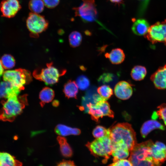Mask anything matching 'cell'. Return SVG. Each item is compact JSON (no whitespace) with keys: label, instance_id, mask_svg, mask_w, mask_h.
<instances>
[{"label":"cell","instance_id":"cell-27","mask_svg":"<svg viewBox=\"0 0 166 166\" xmlns=\"http://www.w3.org/2000/svg\"><path fill=\"white\" fill-rule=\"evenodd\" d=\"M44 6L42 0H30L28 4L29 9L31 12L37 14L43 11Z\"/></svg>","mask_w":166,"mask_h":166},{"label":"cell","instance_id":"cell-25","mask_svg":"<svg viewBox=\"0 0 166 166\" xmlns=\"http://www.w3.org/2000/svg\"><path fill=\"white\" fill-rule=\"evenodd\" d=\"M86 107L92 119L96 122H98L100 118L104 116L101 111L95 103L90 102L86 104Z\"/></svg>","mask_w":166,"mask_h":166},{"label":"cell","instance_id":"cell-16","mask_svg":"<svg viewBox=\"0 0 166 166\" xmlns=\"http://www.w3.org/2000/svg\"><path fill=\"white\" fill-rule=\"evenodd\" d=\"M150 26L146 20L139 18L134 21L132 27V30L136 35L144 36L147 34Z\"/></svg>","mask_w":166,"mask_h":166},{"label":"cell","instance_id":"cell-2","mask_svg":"<svg viewBox=\"0 0 166 166\" xmlns=\"http://www.w3.org/2000/svg\"><path fill=\"white\" fill-rule=\"evenodd\" d=\"M109 129L110 137L113 144L124 143L127 146L130 152L137 144L136 132L130 124L119 123Z\"/></svg>","mask_w":166,"mask_h":166},{"label":"cell","instance_id":"cell-13","mask_svg":"<svg viewBox=\"0 0 166 166\" xmlns=\"http://www.w3.org/2000/svg\"><path fill=\"white\" fill-rule=\"evenodd\" d=\"M21 91L9 82L4 81L0 82V99H6L14 96H18Z\"/></svg>","mask_w":166,"mask_h":166},{"label":"cell","instance_id":"cell-18","mask_svg":"<svg viewBox=\"0 0 166 166\" xmlns=\"http://www.w3.org/2000/svg\"><path fill=\"white\" fill-rule=\"evenodd\" d=\"M105 56L113 64H121L125 58V54L123 50L120 48L113 49L110 52L105 53Z\"/></svg>","mask_w":166,"mask_h":166},{"label":"cell","instance_id":"cell-15","mask_svg":"<svg viewBox=\"0 0 166 166\" xmlns=\"http://www.w3.org/2000/svg\"><path fill=\"white\" fill-rule=\"evenodd\" d=\"M152 155L155 160L162 164L166 160V146L163 143L156 141L151 147Z\"/></svg>","mask_w":166,"mask_h":166},{"label":"cell","instance_id":"cell-38","mask_svg":"<svg viewBox=\"0 0 166 166\" xmlns=\"http://www.w3.org/2000/svg\"><path fill=\"white\" fill-rule=\"evenodd\" d=\"M56 166H76L73 161L63 160L58 163Z\"/></svg>","mask_w":166,"mask_h":166},{"label":"cell","instance_id":"cell-14","mask_svg":"<svg viewBox=\"0 0 166 166\" xmlns=\"http://www.w3.org/2000/svg\"><path fill=\"white\" fill-rule=\"evenodd\" d=\"M130 151L127 146L122 143L113 144L111 155L113 157V161L125 159L128 157Z\"/></svg>","mask_w":166,"mask_h":166},{"label":"cell","instance_id":"cell-17","mask_svg":"<svg viewBox=\"0 0 166 166\" xmlns=\"http://www.w3.org/2000/svg\"><path fill=\"white\" fill-rule=\"evenodd\" d=\"M164 128L163 125L156 121L148 120L145 122L142 125L140 132L142 136L144 138L152 130L156 129L163 130Z\"/></svg>","mask_w":166,"mask_h":166},{"label":"cell","instance_id":"cell-9","mask_svg":"<svg viewBox=\"0 0 166 166\" xmlns=\"http://www.w3.org/2000/svg\"><path fill=\"white\" fill-rule=\"evenodd\" d=\"M144 37L152 44L161 42L166 46V19L150 26Z\"/></svg>","mask_w":166,"mask_h":166},{"label":"cell","instance_id":"cell-40","mask_svg":"<svg viewBox=\"0 0 166 166\" xmlns=\"http://www.w3.org/2000/svg\"><path fill=\"white\" fill-rule=\"evenodd\" d=\"M4 72L2 64L1 59H0V78L3 75Z\"/></svg>","mask_w":166,"mask_h":166},{"label":"cell","instance_id":"cell-12","mask_svg":"<svg viewBox=\"0 0 166 166\" xmlns=\"http://www.w3.org/2000/svg\"><path fill=\"white\" fill-rule=\"evenodd\" d=\"M150 79L158 89H166V64L159 67L151 77Z\"/></svg>","mask_w":166,"mask_h":166},{"label":"cell","instance_id":"cell-41","mask_svg":"<svg viewBox=\"0 0 166 166\" xmlns=\"http://www.w3.org/2000/svg\"><path fill=\"white\" fill-rule=\"evenodd\" d=\"M58 104L59 103L58 102V101H56L53 102V105L56 106H57L58 105Z\"/></svg>","mask_w":166,"mask_h":166},{"label":"cell","instance_id":"cell-7","mask_svg":"<svg viewBox=\"0 0 166 166\" xmlns=\"http://www.w3.org/2000/svg\"><path fill=\"white\" fill-rule=\"evenodd\" d=\"M63 74L53 65L52 62H50L47 64L45 68L35 70L33 75L35 79L44 82L46 85H52L58 82Z\"/></svg>","mask_w":166,"mask_h":166},{"label":"cell","instance_id":"cell-35","mask_svg":"<svg viewBox=\"0 0 166 166\" xmlns=\"http://www.w3.org/2000/svg\"><path fill=\"white\" fill-rule=\"evenodd\" d=\"M114 77L112 73H105L99 77L98 81L103 84L109 83L113 81Z\"/></svg>","mask_w":166,"mask_h":166},{"label":"cell","instance_id":"cell-34","mask_svg":"<svg viewBox=\"0 0 166 166\" xmlns=\"http://www.w3.org/2000/svg\"><path fill=\"white\" fill-rule=\"evenodd\" d=\"M140 2L138 8L137 15L138 17H141L144 14L150 0H138Z\"/></svg>","mask_w":166,"mask_h":166},{"label":"cell","instance_id":"cell-3","mask_svg":"<svg viewBox=\"0 0 166 166\" xmlns=\"http://www.w3.org/2000/svg\"><path fill=\"white\" fill-rule=\"evenodd\" d=\"M26 96L18 97V96L11 97L2 101V108L0 110V120L5 121L12 122L22 112L27 103Z\"/></svg>","mask_w":166,"mask_h":166},{"label":"cell","instance_id":"cell-22","mask_svg":"<svg viewBox=\"0 0 166 166\" xmlns=\"http://www.w3.org/2000/svg\"><path fill=\"white\" fill-rule=\"evenodd\" d=\"M57 140L60 145L62 155L66 158L72 156L73 154V150L66 139L64 137L58 136L57 137Z\"/></svg>","mask_w":166,"mask_h":166},{"label":"cell","instance_id":"cell-31","mask_svg":"<svg viewBox=\"0 0 166 166\" xmlns=\"http://www.w3.org/2000/svg\"><path fill=\"white\" fill-rule=\"evenodd\" d=\"M156 112H154L152 116L153 119L159 117L162 120L166 126V104H162L157 107Z\"/></svg>","mask_w":166,"mask_h":166},{"label":"cell","instance_id":"cell-8","mask_svg":"<svg viewBox=\"0 0 166 166\" xmlns=\"http://www.w3.org/2000/svg\"><path fill=\"white\" fill-rule=\"evenodd\" d=\"M26 25L30 36L36 38L47 29L49 22L43 16L31 12L26 19Z\"/></svg>","mask_w":166,"mask_h":166},{"label":"cell","instance_id":"cell-6","mask_svg":"<svg viewBox=\"0 0 166 166\" xmlns=\"http://www.w3.org/2000/svg\"><path fill=\"white\" fill-rule=\"evenodd\" d=\"M78 7L73 8L75 16L80 18L85 22H97V12L94 0H82Z\"/></svg>","mask_w":166,"mask_h":166},{"label":"cell","instance_id":"cell-24","mask_svg":"<svg viewBox=\"0 0 166 166\" xmlns=\"http://www.w3.org/2000/svg\"><path fill=\"white\" fill-rule=\"evenodd\" d=\"M147 73V69L145 67L137 65L132 69L130 75L133 80L136 81H140L144 79Z\"/></svg>","mask_w":166,"mask_h":166},{"label":"cell","instance_id":"cell-11","mask_svg":"<svg viewBox=\"0 0 166 166\" xmlns=\"http://www.w3.org/2000/svg\"><path fill=\"white\" fill-rule=\"evenodd\" d=\"M114 93L116 97L119 99H128L131 97L133 93L132 85L127 81H120L115 85Z\"/></svg>","mask_w":166,"mask_h":166},{"label":"cell","instance_id":"cell-37","mask_svg":"<svg viewBox=\"0 0 166 166\" xmlns=\"http://www.w3.org/2000/svg\"><path fill=\"white\" fill-rule=\"evenodd\" d=\"M60 0H42L45 6L48 8L52 9L56 7Z\"/></svg>","mask_w":166,"mask_h":166},{"label":"cell","instance_id":"cell-19","mask_svg":"<svg viewBox=\"0 0 166 166\" xmlns=\"http://www.w3.org/2000/svg\"><path fill=\"white\" fill-rule=\"evenodd\" d=\"M22 163L6 152H0V166H22Z\"/></svg>","mask_w":166,"mask_h":166},{"label":"cell","instance_id":"cell-1","mask_svg":"<svg viewBox=\"0 0 166 166\" xmlns=\"http://www.w3.org/2000/svg\"><path fill=\"white\" fill-rule=\"evenodd\" d=\"M153 143L149 140L137 144L130 152L128 160L132 166H161L162 163L153 157L151 147Z\"/></svg>","mask_w":166,"mask_h":166},{"label":"cell","instance_id":"cell-36","mask_svg":"<svg viewBox=\"0 0 166 166\" xmlns=\"http://www.w3.org/2000/svg\"><path fill=\"white\" fill-rule=\"evenodd\" d=\"M108 166H132V165L129 160L125 159L113 162Z\"/></svg>","mask_w":166,"mask_h":166},{"label":"cell","instance_id":"cell-26","mask_svg":"<svg viewBox=\"0 0 166 166\" xmlns=\"http://www.w3.org/2000/svg\"><path fill=\"white\" fill-rule=\"evenodd\" d=\"M95 104L102 111L104 116H107L112 118L114 117V113L111 109L109 103L106 100L102 99Z\"/></svg>","mask_w":166,"mask_h":166},{"label":"cell","instance_id":"cell-33","mask_svg":"<svg viewBox=\"0 0 166 166\" xmlns=\"http://www.w3.org/2000/svg\"><path fill=\"white\" fill-rule=\"evenodd\" d=\"M76 82L78 88L81 90L87 89L90 85L89 79L84 75H81L78 77Z\"/></svg>","mask_w":166,"mask_h":166},{"label":"cell","instance_id":"cell-5","mask_svg":"<svg viewBox=\"0 0 166 166\" xmlns=\"http://www.w3.org/2000/svg\"><path fill=\"white\" fill-rule=\"evenodd\" d=\"M2 76L4 81L10 82L21 90H23L24 85L30 83L32 80L30 72L22 69L6 71Z\"/></svg>","mask_w":166,"mask_h":166},{"label":"cell","instance_id":"cell-10","mask_svg":"<svg viewBox=\"0 0 166 166\" xmlns=\"http://www.w3.org/2000/svg\"><path fill=\"white\" fill-rule=\"evenodd\" d=\"M21 8L18 0H3L0 3L2 16L8 18L14 17Z\"/></svg>","mask_w":166,"mask_h":166},{"label":"cell","instance_id":"cell-32","mask_svg":"<svg viewBox=\"0 0 166 166\" xmlns=\"http://www.w3.org/2000/svg\"><path fill=\"white\" fill-rule=\"evenodd\" d=\"M92 134L96 138L103 137L110 135L109 129H106L102 126L98 125L93 129Z\"/></svg>","mask_w":166,"mask_h":166},{"label":"cell","instance_id":"cell-23","mask_svg":"<svg viewBox=\"0 0 166 166\" xmlns=\"http://www.w3.org/2000/svg\"><path fill=\"white\" fill-rule=\"evenodd\" d=\"M54 97V91L49 87H45L41 90L39 95V98L41 101V105L43 107L45 103L51 101Z\"/></svg>","mask_w":166,"mask_h":166},{"label":"cell","instance_id":"cell-20","mask_svg":"<svg viewBox=\"0 0 166 166\" xmlns=\"http://www.w3.org/2000/svg\"><path fill=\"white\" fill-rule=\"evenodd\" d=\"M55 132L57 134L64 136L70 135H77L81 132V130L78 128H71L61 124L56 126Z\"/></svg>","mask_w":166,"mask_h":166},{"label":"cell","instance_id":"cell-4","mask_svg":"<svg viewBox=\"0 0 166 166\" xmlns=\"http://www.w3.org/2000/svg\"><path fill=\"white\" fill-rule=\"evenodd\" d=\"M91 153L96 157L104 158L103 163H105L111 155L113 143L110 135L96 138L85 145Z\"/></svg>","mask_w":166,"mask_h":166},{"label":"cell","instance_id":"cell-28","mask_svg":"<svg viewBox=\"0 0 166 166\" xmlns=\"http://www.w3.org/2000/svg\"><path fill=\"white\" fill-rule=\"evenodd\" d=\"M69 40L70 46L75 48L81 44L82 40V36L79 32L74 31L69 35Z\"/></svg>","mask_w":166,"mask_h":166},{"label":"cell","instance_id":"cell-29","mask_svg":"<svg viewBox=\"0 0 166 166\" xmlns=\"http://www.w3.org/2000/svg\"><path fill=\"white\" fill-rule=\"evenodd\" d=\"M97 91L99 96L106 101L109 99L113 94L112 89L109 86L105 85L99 87Z\"/></svg>","mask_w":166,"mask_h":166},{"label":"cell","instance_id":"cell-39","mask_svg":"<svg viewBox=\"0 0 166 166\" xmlns=\"http://www.w3.org/2000/svg\"><path fill=\"white\" fill-rule=\"evenodd\" d=\"M110 2L115 4L120 5L124 3V0H109Z\"/></svg>","mask_w":166,"mask_h":166},{"label":"cell","instance_id":"cell-21","mask_svg":"<svg viewBox=\"0 0 166 166\" xmlns=\"http://www.w3.org/2000/svg\"><path fill=\"white\" fill-rule=\"evenodd\" d=\"M78 88L75 81L69 80L65 84L63 92L65 97L68 98H76L78 92Z\"/></svg>","mask_w":166,"mask_h":166},{"label":"cell","instance_id":"cell-30","mask_svg":"<svg viewBox=\"0 0 166 166\" xmlns=\"http://www.w3.org/2000/svg\"><path fill=\"white\" fill-rule=\"evenodd\" d=\"M1 61L3 68L5 69L12 68L15 64L14 57L9 54H4L2 57Z\"/></svg>","mask_w":166,"mask_h":166}]
</instances>
